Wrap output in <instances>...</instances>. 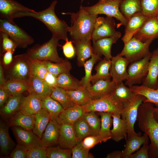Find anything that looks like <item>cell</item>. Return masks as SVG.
<instances>
[{
	"instance_id": "cell-1",
	"label": "cell",
	"mask_w": 158,
	"mask_h": 158,
	"mask_svg": "<svg viewBox=\"0 0 158 158\" xmlns=\"http://www.w3.org/2000/svg\"><path fill=\"white\" fill-rule=\"evenodd\" d=\"M57 3L53 1L46 9L39 12H24L15 15L14 18L30 17L37 19L42 23L51 32L52 36L59 40L66 41L68 40V33L70 27L64 21L59 19L56 15L55 9Z\"/></svg>"
},
{
	"instance_id": "cell-2",
	"label": "cell",
	"mask_w": 158,
	"mask_h": 158,
	"mask_svg": "<svg viewBox=\"0 0 158 158\" xmlns=\"http://www.w3.org/2000/svg\"><path fill=\"white\" fill-rule=\"evenodd\" d=\"M63 15H69L71 25L69 32L72 41L91 40L95 20L98 15L90 14L80 6L77 13H62Z\"/></svg>"
},
{
	"instance_id": "cell-3",
	"label": "cell",
	"mask_w": 158,
	"mask_h": 158,
	"mask_svg": "<svg viewBox=\"0 0 158 158\" xmlns=\"http://www.w3.org/2000/svg\"><path fill=\"white\" fill-rule=\"evenodd\" d=\"M153 104L143 102L139 106L137 121L139 128L147 134L151 144L149 149L154 147L158 141V121L155 118Z\"/></svg>"
},
{
	"instance_id": "cell-4",
	"label": "cell",
	"mask_w": 158,
	"mask_h": 158,
	"mask_svg": "<svg viewBox=\"0 0 158 158\" xmlns=\"http://www.w3.org/2000/svg\"><path fill=\"white\" fill-rule=\"evenodd\" d=\"M59 40L52 36L49 41L42 44H37L29 49L25 54L29 58L32 59L55 63L61 62L64 59L60 57L58 54L57 47L60 45Z\"/></svg>"
},
{
	"instance_id": "cell-5",
	"label": "cell",
	"mask_w": 158,
	"mask_h": 158,
	"mask_svg": "<svg viewBox=\"0 0 158 158\" xmlns=\"http://www.w3.org/2000/svg\"><path fill=\"white\" fill-rule=\"evenodd\" d=\"M123 0H99L95 5L90 6H83L82 8L88 13L95 15L104 14L114 17L120 22L121 25L126 26L128 20L121 13L119 8Z\"/></svg>"
},
{
	"instance_id": "cell-6",
	"label": "cell",
	"mask_w": 158,
	"mask_h": 158,
	"mask_svg": "<svg viewBox=\"0 0 158 158\" xmlns=\"http://www.w3.org/2000/svg\"><path fill=\"white\" fill-rule=\"evenodd\" d=\"M123 106V103L116 98L111 93L99 98L94 99L83 106L86 112H106L112 114L118 113L121 115Z\"/></svg>"
},
{
	"instance_id": "cell-7",
	"label": "cell",
	"mask_w": 158,
	"mask_h": 158,
	"mask_svg": "<svg viewBox=\"0 0 158 158\" xmlns=\"http://www.w3.org/2000/svg\"><path fill=\"white\" fill-rule=\"evenodd\" d=\"M0 32L6 34L19 48H25L34 42L33 38L13 21L0 19Z\"/></svg>"
},
{
	"instance_id": "cell-8",
	"label": "cell",
	"mask_w": 158,
	"mask_h": 158,
	"mask_svg": "<svg viewBox=\"0 0 158 158\" xmlns=\"http://www.w3.org/2000/svg\"><path fill=\"white\" fill-rule=\"evenodd\" d=\"M8 66L6 72L8 79L28 82L31 76V67L29 58L25 53L14 56L12 63Z\"/></svg>"
},
{
	"instance_id": "cell-9",
	"label": "cell",
	"mask_w": 158,
	"mask_h": 158,
	"mask_svg": "<svg viewBox=\"0 0 158 158\" xmlns=\"http://www.w3.org/2000/svg\"><path fill=\"white\" fill-rule=\"evenodd\" d=\"M152 42L148 40L142 42L134 36L126 44L119 54L124 56L129 63L139 61L144 58L150 52L149 47Z\"/></svg>"
},
{
	"instance_id": "cell-10",
	"label": "cell",
	"mask_w": 158,
	"mask_h": 158,
	"mask_svg": "<svg viewBox=\"0 0 158 158\" xmlns=\"http://www.w3.org/2000/svg\"><path fill=\"white\" fill-rule=\"evenodd\" d=\"M152 54L150 52L142 59L131 63L127 69L128 77L126 80V85L130 88L142 83L148 73Z\"/></svg>"
},
{
	"instance_id": "cell-11",
	"label": "cell",
	"mask_w": 158,
	"mask_h": 158,
	"mask_svg": "<svg viewBox=\"0 0 158 158\" xmlns=\"http://www.w3.org/2000/svg\"><path fill=\"white\" fill-rule=\"evenodd\" d=\"M146 99L143 96L137 95L131 101L124 103L123 110L121 115L122 118L127 121L128 126L127 137L136 135V133L134 130V125L137 120L138 110L140 105Z\"/></svg>"
},
{
	"instance_id": "cell-12",
	"label": "cell",
	"mask_w": 158,
	"mask_h": 158,
	"mask_svg": "<svg viewBox=\"0 0 158 158\" xmlns=\"http://www.w3.org/2000/svg\"><path fill=\"white\" fill-rule=\"evenodd\" d=\"M115 23L113 18L107 16L97 17L92 36L93 41L104 37L116 36H121L119 32L115 29Z\"/></svg>"
},
{
	"instance_id": "cell-13",
	"label": "cell",
	"mask_w": 158,
	"mask_h": 158,
	"mask_svg": "<svg viewBox=\"0 0 158 158\" xmlns=\"http://www.w3.org/2000/svg\"><path fill=\"white\" fill-rule=\"evenodd\" d=\"M110 73L112 80L116 84L126 80L128 77L127 67L129 62L119 54L111 59Z\"/></svg>"
},
{
	"instance_id": "cell-14",
	"label": "cell",
	"mask_w": 158,
	"mask_h": 158,
	"mask_svg": "<svg viewBox=\"0 0 158 158\" xmlns=\"http://www.w3.org/2000/svg\"><path fill=\"white\" fill-rule=\"evenodd\" d=\"M35 11L14 0H0V19L13 21V16L16 14Z\"/></svg>"
},
{
	"instance_id": "cell-15",
	"label": "cell",
	"mask_w": 158,
	"mask_h": 158,
	"mask_svg": "<svg viewBox=\"0 0 158 158\" xmlns=\"http://www.w3.org/2000/svg\"><path fill=\"white\" fill-rule=\"evenodd\" d=\"M11 127L17 143L24 145L28 150L40 145V138L32 130L16 126Z\"/></svg>"
},
{
	"instance_id": "cell-16",
	"label": "cell",
	"mask_w": 158,
	"mask_h": 158,
	"mask_svg": "<svg viewBox=\"0 0 158 158\" xmlns=\"http://www.w3.org/2000/svg\"><path fill=\"white\" fill-rule=\"evenodd\" d=\"M133 36L142 42L158 39V19L148 18Z\"/></svg>"
},
{
	"instance_id": "cell-17",
	"label": "cell",
	"mask_w": 158,
	"mask_h": 158,
	"mask_svg": "<svg viewBox=\"0 0 158 158\" xmlns=\"http://www.w3.org/2000/svg\"><path fill=\"white\" fill-rule=\"evenodd\" d=\"M60 125L51 120L40 138V145L46 148L59 145Z\"/></svg>"
},
{
	"instance_id": "cell-18",
	"label": "cell",
	"mask_w": 158,
	"mask_h": 158,
	"mask_svg": "<svg viewBox=\"0 0 158 158\" xmlns=\"http://www.w3.org/2000/svg\"><path fill=\"white\" fill-rule=\"evenodd\" d=\"M158 48L152 53L149 61L147 75L142 85L149 88L156 89L158 87Z\"/></svg>"
},
{
	"instance_id": "cell-19",
	"label": "cell",
	"mask_w": 158,
	"mask_h": 158,
	"mask_svg": "<svg viewBox=\"0 0 158 158\" xmlns=\"http://www.w3.org/2000/svg\"><path fill=\"white\" fill-rule=\"evenodd\" d=\"M148 18L142 12H139L133 15L128 19L125 26V34L122 38L124 44L133 37Z\"/></svg>"
},
{
	"instance_id": "cell-20",
	"label": "cell",
	"mask_w": 158,
	"mask_h": 158,
	"mask_svg": "<svg viewBox=\"0 0 158 158\" xmlns=\"http://www.w3.org/2000/svg\"><path fill=\"white\" fill-rule=\"evenodd\" d=\"M9 126L7 123L0 120V157L8 158L16 145L11 138L8 132Z\"/></svg>"
},
{
	"instance_id": "cell-21",
	"label": "cell",
	"mask_w": 158,
	"mask_h": 158,
	"mask_svg": "<svg viewBox=\"0 0 158 158\" xmlns=\"http://www.w3.org/2000/svg\"><path fill=\"white\" fill-rule=\"evenodd\" d=\"M79 142L76 136L73 125H60L59 145L61 147L71 149Z\"/></svg>"
},
{
	"instance_id": "cell-22",
	"label": "cell",
	"mask_w": 158,
	"mask_h": 158,
	"mask_svg": "<svg viewBox=\"0 0 158 158\" xmlns=\"http://www.w3.org/2000/svg\"><path fill=\"white\" fill-rule=\"evenodd\" d=\"M121 115L118 113L112 115L113 128L111 130V139L116 142L124 139L126 140L127 138V123L125 119L121 118Z\"/></svg>"
},
{
	"instance_id": "cell-23",
	"label": "cell",
	"mask_w": 158,
	"mask_h": 158,
	"mask_svg": "<svg viewBox=\"0 0 158 158\" xmlns=\"http://www.w3.org/2000/svg\"><path fill=\"white\" fill-rule=\"evenodd\" d=\"M72 42L75 45L77 65L79 67L83 66L86 60L94 53L91 40Z\"/></svg>"
},
{
	"instance_id": "cell-24",
	"label": "cell",
	"mask_w": 158,
	"mask_h": 158,
	"mask_svg": "<svg viewBox=\"0 0 158 158\" xmlns=\"http://www.w3.org/2000/svg\"><path fill=\"white\" fill-rule=\"evenodd\" d=\"M28 83L27 92L29 94L40 98L50 96L54 88L49 86L43 80L32 75L31 76Z\"/></svg>"
},
{
	"instance_id": "cell-25",
	"label": "cell",
	"mask_w": 158,
	"mask_h": 158,
	"mask_svg": "<svg viewBox=\"0 0 158 158\" xmlns=\"http://www.w3.org/2000/svg\"><path fill=\"white\" fill-rule=\"evenodd\" d=\"M86 112L83 106L78 105L64 109L59 115L57 121L60 125L67 124L73 125Z\"/></svg>"
},
{
	"instance_id": "cell-26",
	"label": "cell",
	"mask_w": 158,
	"mask_h": 158,
	"mask_svg": "<svg viewBox=\"0 0 158 158\" xmlns=\"http://www.w3.org/2000/svg\"><path fill=\"white\" fill-rule=\"evenodd\" d=\"M121 36H116L102 38L93 41V47L94 53L103 55L107 59L112 57L111 49L112 44L116 42Z\"/></svg>"
},
{
	"instance_id": "cell-27",
	"label": "cell",
	"mask_w": 158,
	"mask_h": 158,
	"mask_svg": "<svg viewBox=\"0 0 158 158\" xmlns=\"http://www.w3.org/2000/svg\"><path fill=\"white\" fill-rule=\"evenodd\" d=\"M116 84L112 80H99L86 88L95 99H97L111 93Z\"/></svg>"
},
{
	"instance_id": "cell-28",
	"label": "cell",
	"mask_w": 158,
	"mask_h": 158,
	"mask_svg": "<svg viewBox=\"0 0 158 158\" xmlns=\"http://www.w3.org/2000/svg\"><path fill=\"white\" fill-rule=\"evenodd\" d=\"M141 135L140 133L137 135L127 137L125 147L122 151L121 158H129L144 142L148 141L149 138L147 134L144 133L142 136Z\"/></svg>"
},
{
	"instance_id": "cell-29",
	"label": "cell",
	"mask_w": 158,
	"mask_h": 158,
	"mask_svg": "<svg viewBox=\"0 0 158 158\" xmlns=\"http://www.w3.org/2000/svg\"><path fill=\"white\" fill-rule=\"evenodd\" d=\"M23 97L22 94L10 95L7 102L0 108V115L3 118L9 119L19 110Z\"/></svg>"
},
{
	"instance_id": "cell-30",
	"label": "cell",
	"mask_w": 158,
	"mask_h": 158,
	"mask_svg": "<svg viewBox=\"0 0 158 158\" xmlns=\"http://www.w3.org/2000/svg\"><path fill=\"white\" fill-rule=\"evenodd\" d=\"M42 108V101L39 97L29 94L24 97L19 110L28 115L35 114Z\"/></svg>"
},
{
	"instance_id": "cell-31",
	"label": "cell",
	"mask_w": 158,
	"mask_h": 158,
	"mask_svg": "<svg viewBox=\"0 0 158 158\" xmlns=\"http://www.w3.org/2000/svg\"><path fill=\"white\" fill-rule=\"evenodd\" d=\"M35 121V114L26 115L19 110L9 119L7 123L9 127L16 126L32 130Z\"/></svg>"
},
{
	"instance_id": "cell-32",
	"label": "cell",
	"mask_w": 158,
	"mask_h": 158,
	"mask_svg": "<svg viewBox=\"0 0 158 158\" xmlns=\"http://www.w3.org/2000/svg\"><path fill=\"white\" fill-rule=\"evenodd\" d=\"M111 64V60L105 57L99 61L95 68L96 72L92 75L91 80L92 84L99 80H111V77L110 70Z\"/></svg>"
},
{
	"instance_id": "cell-33",
	"label": "cell",
	"mask_w": 158,
	"mask_h": 158,
	"mask_svg": "<svg viewBox=\"0 0 158 158\" xmlns=\"http://www.w3.org/2000/svg\"><path fill=\"white\" fill-rule=\"evenodd\" d=\"M51 120L50 114L44 108L35 114L34 125L32 130L40 138Z\"/></svg>"
},
{
	"instance_id": "cell-34",
	"label": "cell",
	"mask_w": 158,
	"mask_h": 158,
	"mask_svg": "<svg viewBox=\"0 0 158 158\" xmlns=\"http://www.w3.org/2000/svg\"><path fill=\"white\" fill-rule=\"evenodd\" d=\"M42 108L46 109L50 114L51 120L56 121L60 114L64 110L61 104L50 96L40 98Z\"/></svg>"
},
{
	"instance_id": "cell-35",
	"label": "cell",
	"mask_w": 158,
	"mask_h": 158,
	"mask_svg": "<svg viewBox=\"0 0 158 158\" xmlns=\"http://www.w3.org/2000/svg\"><path fill=\"white\" fill-rule=\"evenodd\" d=\"M57 87L66 90H75L82 85L80 81L72 75L70 72L61 74L57 77Z\"/></svg>"
},
{
	"instance_id": "cell-36",
	"label": "cell",
	"mask_w": 158,
	"mask_h": 158,
	"mask_svg": "<svg viewBox=\"0 0 158 158\" xmlns=\"http://www.w3.org/2000/svg\"><path fill=\"white\" fill-rule=\"evenodd\" d=\"M66 91L76 105L84 106L95 99L87 89L83 86L75 90Z\"/></svg>"
},
{
	"instance_id": "cell-37",
	"label": "cell",
	"mask_w": 158,
	"mask_h": 158,
	"mask_svg": "<svg viewBox=\"0 0 158 158\" xmlns=\"http://www.w3.org/2000/svg\"><path fill=\"white\" fill-rule=\"evenodd\" d=\"M130 88L136 94L142 95L145 97L143 102H150L158 107V87L153 89L143 85H135Z\"/></svg>"
},
{
	"instance_id": "cell-38",
	"label": "cell",
	"mask_w": 158,
	"mask_h": 158,
	"mask_svg": "<svg viewBox=\"0 0 158 158\" xmlns=\"http://www.w3.org/2000/svg\"><path fill=\"white\" fill-rule=\"evenodd\" d=\"M119 8L123 15L128 20L136 13L142 12L141 0H123Z\"/></svg>"
},
{
	"instance_id": "cell-39",
	"label": "cell",
	"mask_w": 158,
	"mask_h": 158,
	"mask_svg": "<svg viewBox=\"0 0 158 158\" xmlns=\"http://www.w3.org/2000/svg\"><path fill=\"white\" fill-rule=\"evenodd\" d=\"M102 55L94 53L91 58L86 61L83 66L84 67L85 75L80 80L82 86L86 88L92 85L91 80L92 77V72L94 64L98 61L100 60Z\"/></svg>"
},
{
	"instance_id": "cell-40",
	"label": "cell",
	"mask_w": 158,
	"mask_h": 158,
	"mask_svg": "<svg viewBox=\"0 0 158 158\" xmlns=\"http://www.w3.org/2000/svg\"><path fill=\"white\" fill-rule=\"evenodd\" d=\"M43 61L48 71L56 77L64 73L70 72L72 68L71 63L66 59L58 62L53 63L49 61Z\"/></svg>"
},
{
	"instance_id": "cell-41",
	"label": "cell",
	"mask_w": 158,
	"mask_h": 158,
	"mask_svg": "<svg viewBox=\"0 0 158 158\" xmlns=\"http://www.w3.org/2000/svg\"><path fill=\"white\" fill-rule=\"evenodd\" d=\"M50 96L58 102L64 109L70 108L76 105L66 90L59 87L54 88Z\"/></svg>"
},
{
	"instance_id": "cell-42",
	"label": "cell",
	"mask_w": 158,
	"mask_h": 158,
	"mask_svg": "<svg viewBox=\"0 0 158 158\" xmlns=\"http://www.w3.org/2000/svg\"><path fill=\"white\" fill-rule=\"evenodd\" d=\"M111 93L116 98L123 103L131 101L137 95L130 88L126 86L123 82L116 84Z\"/></svg>"
},
{
	"instance_id": "cell-43",
	"label": "cell",
	"mask_w": 158,
	"mask_h": 158,
	"mask_svg": "<svg viewBox=\"0 0 158 158\" xmlns=\"http://www.w3.org/2000/svg\"><path fill=\"white\" fill-rule=\"evenodd\" d=\"M11 95L22 94L27 91L28 88V82L16 79H8L2 86Z\"/></svg>"
},
{
	"instance_id": "cell-44",
	"label": "cell",
	"mask_w": 158,
	"mask_h": 158,
	"mask_svg": "<svg viewBox=\"0 0 158 158\" xmlns=\"http://www.w3.org/2000/svg\"><path fill=\"white\" fill-rule=\"evenodd\" d=\"M101 117V126L99 135L108 140L111 138L110 128L113 123L112 113L99 112Z\"/></svg>"
},
{
	"instance_id": "cell-45",
	"label": "cell",
	"mask_w": 158,
	"mask_h": 158,
	"mask_svg": "<svg viewBox=\"0 0 158 158\" xmlns=\"http://www.w3.org/2000/svg\"><path fill=\"white\" fill-rule=\"evenodd\" d=\"M73 126L76 136L79 142L90 135L89 125L82 117L76 121Z\"/></svg>"
},
{
	"instance_id": "cell-46",
	"label": "cell",
	"mask_w": 158,
	"mask_h": 158,
	"mask_svg": "<svg viewBox=\"0 0 158 158\" xmlns=\"http://www.w3.org/2000/svg\"><path fill=\"white\" fill-rule=\"evenodd\" d=\"M142 13L148 18L158 16V0H141Z\"/></svg>"
},
{
	"instance_id": "cell-47",
	"label": "cell",
	"mask_w": 158,
	"mask_h": 158,
	"mask_svg": "<svg viewBox=\"0 0 158 158\" xmlns=\"http://www.w3.org/2000/svg\"><path fill=\"white\" fill-rule=\"evenodd\" d=\"M82 117L86 121L90 130V135H97L101 126V119L95 112H86Z\"/></svg>"
},
{
	"instance_id": "cell-48",
	"label": "cell",
	"mask_w": 158,
	"mask_h": 158,
	"mask_svg": "<svg viewBox=\"0 0 158 158\" xmlns=\"http://www.w3.org/2000/svg\"><path fill=\"white\" fill-rule=\"evenodd\" d=\"M29 58L31 75L43 80L48 71L43 61L36 59Z\"/></svg>"
},
{
	"instance_id": "cell-49",
	"label": "cell",
	"mask_w": 158,
	"mask_h": 158,
	"mask_svg": "<svg viewBox=\"0 0 158 158\" xmlns=\"http://www.w3.org/2000/svg\"><path fill=\"white\" fill-rule=\"evenodd\" d=\"M47 156L48 158H71V149H65L59 145L47 148Z\"/></svg>"
},
{
	"instance_id": "cell-50",
	"label": "cell",
	"mask_w": 158,
	"mask_h": 158,
	"mask_svg": "<svg viewBox=\"0 0 158 158\" xmlns=\"http://www.w3.org/2000/svg\"><path fill=\"white\" fill-rule=\"evenodd\" d=\"M108 140L99 135H90L86 137L79 143L83 147L90 150L97 144Z\"/></svg>"
},
{
	"instance_id": "cell-51",
	"label": "cell",
	"mask_w": 158,
	"mask_h": 158,
	"mask_svg": "<svg viewBox=\"0 0 158 158\" xmlns=\"http://www.w3.org/2000/svg\"><path fill=\"white\" fill-rule=\"evenodd\" d=\"M1 53L11 51L14 53L17 47L16 43L6 33L0 32Z\"/></svg>"
},
{
	"instance_id": "cell-52",
	"label": "cell",
	"mask_w": 158,
	"mask_h": 158,
	"mask_svg": "<svg viewBox=\"0 0 158 158\" xmlns=\"http://www.w3.org/2000/svg\"><path fill=\"white\" fill-rule=\"evenodd\" d=\"M47 148L37 145L28 150L27 158H47Z\"/></svg>"
},
{
	"instance_id": "cell-53",
	"label": "cell",
	"mask_w": 158,
	"mask_h": 158,
	"mask_svg": "<svg viewBox=\"0 0 158 158\" xmlns=\"http://www.w3.org/2000/svg\"><path fill=\"white\" fill-rule=\"evenodd\" d=\"M72 158H92L93 156L89 153V150L86 149L78 142L71 149Z\"/></svg>"
},
{
	"instance_id": "cell-54",
	"label": "cell",
	"mask_w": 158,
	"mask_h": 158,
	"mask_svg": "<svg viewBox=\"0 0 158 158\" xmlns=\"http://www.w3.org/2000/svg\"><path fill=\"white\" fill-rule=\"evenodd\" d=\"M27 148L24 145L17 143L8 158H27Z\"/></svg>"
},
{
	"instance_id": "cell-55",
	"label": "cell",
	"mask_w": 158,
	"mask_h": 158,
	"mask_svg": "<svg viewBox=\"0 0 158 158\" xmlns=\"http://www.w3.org/2000/svg\"><path fill=\"white\" fill-rule=\"evenodd\" d=\"M72 40H68L66 41L65 43L61 46L63 53L67 59H72L75 54V47L73 46Z\"/></svg>"
},
{
	"instance_id": "cell-56",
	"label": "cell",
	"mask_w": 158,
	"mask_h": 158,
	"mask_svg": "<svg viewBox=\"0 0 158 158\" xmlns=\"http://www.w3.org/2000/svg\"><path fill=\"white\" fill-rule=\"evenodd\" d=\"M140 150L132 154L129 158H149L148 141L144 142Z\"/></svg>"
},
{
	"instance_id": "cell-57",
	"label": "cell",
	"mask_w": 158,
	"mask_h": 158,
	"mask_svg": "<svg viewBox=\"0 0 158 158\" xmlns=\"http://www.w3.org/2000/svg\"><path fill=\"white\" fill-rule=\"evenodd\" d=\"M43 80L51 87L54 88L57 87V77L49 71L46 74Z\"/></svg>"
},
{
	"instance_id": "cell-58",
	"label": "cell",
	"mask_w": 158,
	"mask_h": 158,
	"mask_svg": "<svg viewBox=\"0 0 158 158\" xmlns=\"http://www.w3.org/2000/svg\"><path fill=\"white\" fill-rule=\"evenodd\" d=\"M10 95L3 86H0V107L3 106L8 99Z\"/></svg>"
},
{
	"instance_id": "cell-59",
	"label": "cell",
	"mask_w": 158,
	"mask_h": 158,
	"mask_svg": "<svg viewBox=\"0 0 158 158\" xmlns=\"http://www.w3.org/2000/svg\"><path fill=\"white\" fill-rule=\"evenodd\" d=\"M13 54L11 51H8L3 53L2 61L4 65L8 66L12 62L13 57Z\"/></svg>"
},
{
	"instance_id": "cell-60",
	"label": "cell",
	"mask_w": 158,
	"mask_h": 158,
	"mask_svg": "<svg viewBox=\"0 0 158 158\" xmlns=\"http://www.w3.org/2000/svg\"><path fill=\"white\" fill-rule=\"evenodd\" d=\"M148 154L149 158H158V141L154 147L149 149Z\"/></svg>"
},
{
	"instance_id": "cell-61",
	"label": "cell",
	"mask_w": 158,
	"mask_h": 158,
	"mask_svg": "<svg viewBox=\"0 0 158 158\" xmlns=\"http://www.w3.org/2000/svg\"><path fill=\"white\" fill-rule=\"evenodd\" d=\"M5 78L4 68L1 63H0V86H2L5 84L6 81Z\"/></svg>"
},
{
	"instance_id": "cell-62",
	"label": "cell",
	"mask_w": 158,
	"mask_h": 158,
	"mask_svg": "<svg viewBox=\"0 0 158 158\" xmlns=\"http://www.w3.org/2000/svg\"><path fill=\"white\" fill-rule=\"evenodd\" d=\"M122 151H115L108 154L106 158H121Z\"/></svg>"
},
{
	"instance_id": "cell-63",
	"label": "cell",
	"mask_w": 158,
	"mask_h": 158,
	"mask_svg": "<svg viewBox=\"0 0 158 158\" xmlns=\"http://www.w3.org/2000/svg\"><path fill=\"white\" fill-rule=\"evenodd\" d=\"M154 115L155 118L158 121V107L155 108Z\"/></svg>"
},
{
	"instance_id": "cell-64",
	"label": "cell",
	"mask_w": 158,
	"mask_h": 158,
	"mask_svg": "<svg viewBox=\"0 0 158 158\" xmlns=\"http://www.w3.org/2000/svg\"><path fill=\"white\" fill-rule=\"evenodd\" d=\"M157 19H158V16H157Z\"/></svg>"
}]
</instances>
